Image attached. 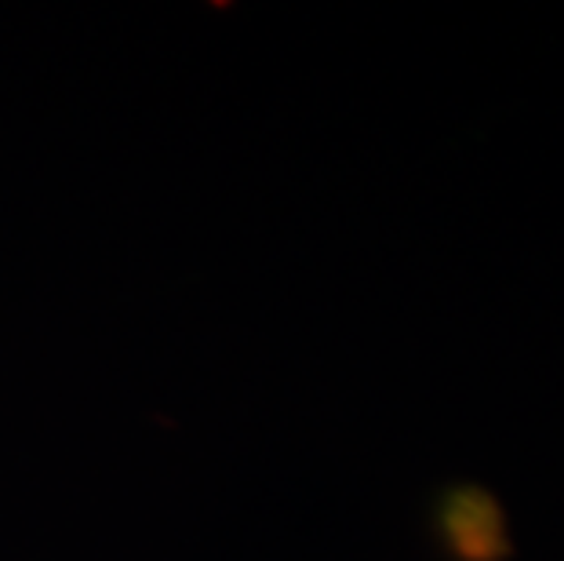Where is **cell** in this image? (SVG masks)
Here are the masks:
<instances>
[{"mask_svg": "<svg viewBox=\"0 0 564 561\" xmlns=\"http://www.w3.org/2000/svg\"><path fill=\"white\" fill-rule=\"evenodd\" d=\"M437 536L455 561H507L510 529L499 499L481 485H455L437 507Z\"/></svg>", "mask_w": 564, "mask_h": 561, "instance_id": "obj_1", "label": "cell"}]
</instances>
